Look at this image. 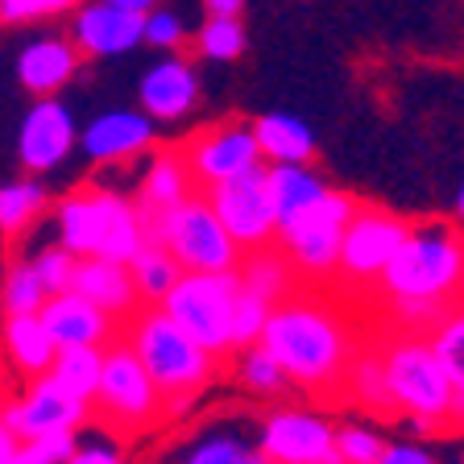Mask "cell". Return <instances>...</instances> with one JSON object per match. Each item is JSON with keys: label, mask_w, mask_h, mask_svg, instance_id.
<instances>
[{"label": "cell", "mask_w": 464, "mask_h": 464, "mask_svg": "<svg viewBox=\"0 0 464 464\" xmlns=\"http://www.w3.org/2000/svg\"><path fill=\"white\" fill-rule=\"evenodd\" d=\"M261 348L278 361L286 382L319 394V390L344 382L348 361L357 357V336L336 307L311 299V295H290L286 303L270 311Z\"/></svg>", "instance_id": "cell-1"}, {"label": "cell", "mask_w": 464, "mask_h": 464, "mask_svg": "<svg viewBox=\"0 0 464 464\" xmlns=\"http://www.w3.org/2000/svg\"><path fill=\"white\" fill-rule=\"evenodd\" d=\"M54 220L58 245L79 261L96 257L112 261V266H129L145 249L137 203H129L116 191H104V187H83V191L63 195L54 208Z\"/></svg>", "instance_id": "cell-2"}, {"label": "cell", "mask_w": 464, "mask_h": 464, "mask_svg": "<svg viewBox=\"0 0 464 464\" xmlns=\"http://www.w3.org/2000/svg\"><path fill=\"white\" fill-rule=\"evenodd\" d=\"M382 295L394 299H423V303H460L464 299V232L440 220L411 224L398 257L382 274Z\"/></svg>", "instance_id": "cell-3"}, {"label": "cell", "mask_w": 464, "mask_h": 464, "mask_svg": "<svg viewBox=\"0 0 464 464\" xmlns=\"http://www.w3.org/2000/svg\"><path fill=\"white\" fill-rule=\"evenodd\" d=\"M121 340L133 348V357L141 361V369L150 373V382L166 402L195 398V390H203L216 373L212 353H203L162 307H141L125 324Z\"/></svg>", "instance_id": "cell-4"}, {"label": "cell", "mask_w": 464, "mask_h": 464, "mask_svg": "<svg viewBox=\"0 0 464 464\" xmlns=\"http://www.w3.org/2000/svg\"><path fill=\"white\" fill-rule=\"evenodd\" d=\"M145 245H162L183 274H232L241 266V249L232 245L224 224L203 195L162 216H141Z\"/></svg>", "instance_id": "cell-5"}, {"label": "cell", "mask_w": 464, "mask_h": 464, "mask_svg": "<svg viewBox=\"0 0 464 464\" xmlns=\"http://www.w3.org/2000/svg\"><path fill=\"white\" fill-rule=\"evenodd\" d=\"M382 365H386L390 402L398 415L431 427L452 423V386H448L427 336H394L382 348Z\"/></svg>", "instance_id": "cell-6"}, {"label": "cell", "mask_w": 464, "mask_h": 464, "mask_svg": "<svg viewBox=\"0 0 464 464\" xmlns=\"http://www.w3.org/2000/svg\"><path fill=\"white\" fill-rule=\"evenodd\" d=\"M241 299V278L232 274H183L179 286L162 299V311L203 348V353H232V311Z\"/></svg>", "instance_id": "cell-7"}, {"label": "cell", "mask_w": 464, "mask_h": 464, "mask_svg": "<svg viewBox=\"0 0 464 464\" xmlns=\"http://www.w3.org/2000/svg\"><path fill=\"white\" fill-rule=\"evenodd\" d=\"M353 212H357V199L332 187L311 212L282 224L274 245L282 249V257L290 261V270L299 278H336L340 245H344V228L353 220Z\"/></svg>", "instance_id": "cell-8"}, {"label": "cell", "mask_w": 464, "mask_h": 464, "mask_svg": "<svg viewBox=\"0 0 464 464\" xmlns=\"http://www.w3.org/2000/svg\"><path fill=\"white\" fill-rule=\"evenodd\" d=\"M406 237H411V220L377 208V203H357V212L344 228V245H340L336 278L348 286L382 282V274L390 270V261L398 257Z\"/></svg>", "instance_id": "cell-9"}, {"label": "cell", "mask_w": 464, "mask_h": 464, "mask_svg": "<svg viewBox=\"0 0 464 464\" xmlns=\"http://www.w3.org/2000/svg\"><path fill=\"white\" fill-rule=\"evenodd\" d=\"M179 158H183L191 183L203 187V195L266 166L249 121H220L212 129H199L179 145Z\"/></svg>", "instance_id": "cell-10"}, {"label": "cell", "mask_w": 464, "mask_h": 464, "mask_svg": "<svg viewBox=\"0 0 464 464\" xmlns=\"http://www.w3.org/2000/svg\"><path fill=\"white\" fill-rule=\"evenodd\" d=\"M92 406H100V415H108L125 431L150 427L166 415V398L158 394V386L150 382V373L141 369V361L133 357V348L125 340H112L104 348V373H100V390Z\"/></svg>", "instance_id": "cell-11"}, {"label": "cell", "mask_w": 464, "mask_h": 464, "mask_svg": "<svg viewBox=\"0 0 464 464\" xmlns=\"http://www.w3.org/2000/svg\"><path fill=\"white\" fill-rule=\"evenodd\" d=\"M203 199L216 212V220L224 224V232L232 237V245L241 249V257L245 253L274 249V241H278V212H274V199H270L266 166L245 174V179H232V183L216 187Z\"/></svg>", "instance_id": "cell-12"}, {"label": "cell", "mask_w": 464, "mask_h": 464, "mask_svg": "<svg viewBox=\"0 0 464 464\" xmlns=\"http://www.w3.org/2000/svg\"><path fill=\"white\" fill-rule=\"evenodd\" d=\"M150 0H96L71 13V42L87 58H116L141 46Z\"/></svg>", "instance_id": "cell-13"}, {"label": "cell", "mask_w": 464, "mask_h": 464, "mask_svg": "<svg viewBox=\"0 0 464 464\" xmlns=\"http://www.w3.org/2000/svg\"><path fill=\"white\" fill-rule=\"evenodd\" d=\"M0 419L21 444H29V440H46V435H79V427L92 419V406L54 386V377H38V382H29L21 398L0 406Z\"/></svg>", "instance_id": "cell-14"}, {"label": "cell", "mask_w": 464, "mask_h": 464, "mask_svg": "<svg viewBox=\"0 0 464 464\" xmlns=\"http://www.w3.org/2000/svg\"><path fill=\"white\" fill-rule=\"evenodd\" d=\"M257 452L270 464H344L336 456V427L303 406H282L261 423Z\"/></svg>", "instance_id": "cell-15"}, {"label": "cell", "mask_w": 464, "mask_h": 464, "mask_svg": "<svg viewBox=\"0 0 464 464\" xmlns=\"http://www.w3.org/2000/svg\"><path fill=\"white\" fill-rule=\"evenodd\" d=\"M75 145H79V125L71 108L63 100H34V108L25 112L17 133V158L29 170V179L58 170Z\"/></svg>", "instance_id": "cell-16"}, {"label": "cell", "mask_w": 464, "mask_h": 464, "mask_svg": "<svg viewBox=\"0 0 464 464\" xmlns=\"http://www.w3.org/2000/svg\"><path fill=\"white\" fill-rule=\"evenodd\" d=\"M154 145V121L133 108H112L100 112L96 121H87L79 129V150L92 166H108V162H125L137 158Z\"/></svg>", "instance_id": "cell-17"}, {"label": "cell", "mask_w": 464, "mask_h": 464, "mask_svg": "<svg viewBox=\"0 0 464 464\" xmlns=\"http://www.w3.org/2000/svg\"><path fill=\"white\" fill-rule=\"evenodd\" d=\"M137 100H141V116H150V121H183L199 104V75L183 54L158 58L141 75Z\"/></svg>", "instance_id": "cell-18"}, {"label": "cell", "mask_w": 464, "mask_h": 464, "mask_svg": "<svg viewBox=\"0 0 464 464\" xmlns=\"http://www.w3.org/2000/svg\"><path fill=\"white\" fill-rule=\"evenodd\" d=\"M42 328L50 332L54 348H108L121 340V324L108 319L100 307H92L79 295H54L42 307Z\"/></svg>", "instance_id": "cell-19"}, {"label": "cell", "mask_w": 464, "mask_h": 464, "mask_svg": "<svg viewBox=\"0 0 464 464\" xmlns=\"http://www.w3.org/2000/svg\"><path fill=\"white\" fill-rule=\"evenodd\" d=\"M79 71V50L71 38H34L21 46L17 54V79L34 100H58V92L75 79Z\"/></svg>", "instance_id": "cell-20"}, {"label": "cell", "mask_w": 464, "mask_h": 464, "mask_svg": "<svg viewBox=\"0 0 464 464\" xmlns=\"http://www.w3.org/2000/svg\"><path fill=\"white\" fill-rule=\"evenodd\" d=\"M71 295L87 299L92 307H100L108 319L116 324H129V319L141 311V299H137L133 274L129 266H112V261H96L87 257L75 266V282H71Z\"/></svg>", "instance_id": "cell-21"}, {"label": "cell", "mask_w": 464, "mask_h": 464, "mask_svg": "<svg viewBox=\"0 0 464 464\" xmlns=\"http://www.w3.org/2000/svg\"><path fill=\"white\" fill-rule=\"evenodd\" d=\"M253 125V137H257L261 162L266 166H307L315 158V133H311L307 121L290 112H266Z\"/></svg>", "instance_id": "cell-22"}, {"label": "cell", "mask_w": 464, "mask_h": 464, "mask_svg": "<svg viewBox=\"0 0 464 464\" xmlns=\"http://www.w3.org/2000/svg\"><path fill=\"white\" fill-rule=\"evenodd\" d=\"M0 344H5L9 365L17 369L21 377H29V382L46 377L58 357L54 340L42 328L38 315H5V324H0Z\"/></svg>", "instance_id": "cell-23"}, {"label": "cell", "mask_w": 464, "mask_h": 464, "mask_svg": "<svg viewBox=\"0 0 464 464\" xmlns=\"http://www.w3.org/2000/svg\"><path fill=\"white\" fill-rule=\"evenodd\" d=\"M187 199H195V183H191V174H187L183 158H179V150L154 154V162H150V170H145V179H141V203H137V212L162 216V212L183 208Z\"/></svg>", "instance_id": "cell-24"}, {"label": "cell", "mask_w": 464, "mask_h": 464, "mask_svg": "<svg viewBox=\"0 0 464 464\" xmlns=\"http://www.w3.org/2000/svg\"><path fill=\"white\" fill-rule=\"evenodd\" d=\"M266 179H270V199H274V212H278V228L290 224L295 216L311 212L332 191L311 166H266Z\"/></svg>", "instance_id": "cell-25"}, {"label": "cell", "mask_w": 464, "mask_h": 464, "mask_svg": "<svg viewBox=\"0 0 464 464\" xmlns=\"http://www.w3.org/2000/svg\"><path fill=\"white\" fill-rule=\"evenodd\" d=\"M237 278H241L245 295L278 307V303H286L290 295H295V278H299V274L290 270V261L282 257V249L274 245V249H261V253H245L241 266H237Z\"/></svg>", "instance_id": "cell-26"}, {"label": "cell", "mask_w": 464, "mask_h": 464, "mask_svg": "<svg viewBox=\"0 0 464 464\" xmlns=\"http://www.w3.org/2000/svg\"><path fill=\"white\" fill-rule=\"evenodd\" d=\"M427 344L452 386V423H464V299L448 307V315L427 336Z\"/></svg>", "instance_id": "cell-27"}, {"label": "cell", "mask_w": 464, "mask_h": 464, "mask_svg": "<svg viewBox=\"0 0 464 464\" xmlns=\"http://www.w3.org/2000/svg\"><path fill=\"white\" fill-rule=\"evenodd\" d=\"M100 373H104V348H58L54 365L46 377H54V386H63L79 402H96Z\"/></svg>", "instance_id": "cell-28"}, {"label": "cell", "mask_w": 464, "mask_h": 464, "mask_svg": "<svg viewBox=\"0 0 464 464\" xmlns=\"http://www.w3.org/2000/svg\"><path fill=\"white\" fill-rule=\"evenodd\" d=\"M129 274H133V286H137L141 307H162V299L179 286V278H183L179 261H174L162 245H145V249L129 261Z\"/></svg>", "instance_id": "cell-29"}, {"label": "cell", "mask_w": 464, "mask_h": 464, "mask_svg": "<svg viewBox=\"0 0 464 464\" xmlns=\"http://www.w3.org/2000/svg\"><path fill=\"white\" fill-rule=\"evenodd\" d=\"M344 386L361 406H369L377 415H394L390 386H386V365H382V348H357V357L348 361V369H344Z\"/></svg>", "instance_id": "cell-30"}, {"label": "cell", "mask_w": 464, "mask_h": 464, "mask_svg": "<svg viewBox=\"0 0 464 464\" xmlns=\"http://www.w3.org/2000/svg\"><path fill=\"white\" fill-rule=\"evenodd\" d=\"M46 203H50V195L42 179H17V183L0 187V241L25 232L29 224L46 212Z\"/></svg>", "instance_id": "cell-31"}, {"label": "cell", "mask_w": 464, "mask_h": 464, "mask_svg": "<svg viewBox=\"0 0 464 464\" xmlns=\"http://www.w3.org/2000/svg\"><path fill=\"white\" fill-rule=\"evenodd\" d=\"M0 303H5V315H42L46 290H42L29 261H13L9 270H5V278H0Z\"/></svg>", "instance_id": "cell-32"}, {"label": "cell", "mask_w": 464, "mask_h": 464, "mask_svg": "<svg viewBox=\"0 0 464 464\" xmlns=\"http://www.w3.org/2000/svg\"><path fill=\"white\" fill-rule=\"evenodd\" d=\"M249 38H245V25L241 21H216V17H203L199 34H195V50L212 63H237L245 54Z\"/></svg>", "instance_id": "cell-33"}, {"label": "cell", "mask_w": 464, "mask_h": 464, "mask_svg": "<svg viewBox=\"0 0 464 464\" xmlns=\"http://www.w3.org/2000/svg\"><path fill=\"white\" fill-rule=\"evenodd\" d=\"M237 373H241V382H245L249 394H282V390H286V373H282L278 361H274L261 344L245 348L241 369H237Z\"/></svg>", "instance_id": "cell-34"}, {"label": "cell", "mask_w": 464, "mask_h": 464, "mask_svg": "<svg viewBox=\"0 0 464 464\" xmlns=\"http://www.w3.org/2000/svg\"><path fill=\"white\" fill-rule=\"evenodd\" d=\"M29 266H34V274H38L42 290H46V299H54V295H71V282H75L79 257H71L63 245H50V249H42L38 257L29 261Z\"/></svg>", "instance_id": "cell-35"}, {"label": "cell", "mask_w": 464, "mask_h": 464, "mask_svg": "<svg viewBox=\"0 0 464 464\" xmlns=\"http://www.w3.org/2000/svg\"><path fill=\"white\" fill-rule=\"evenodd\" d=\"M183 464H270V460H266L257 448L232 440V435H212V440L195 444V452L187 456Z\"/></svg>", "instance_id": "cell-36"}, {"label": "cell", "mask_w": 464, "mask_h": 464, "mask_svg": "<svg viewBox=\"0 0 464 464\" xmlns=\"http://www.w3.org/2000/svg\"><path fill=\"white\" fill-rule=\"evenodd\" d=\"M270 303H261L253 299V295H245L241 290V299H237V311H232V348H253L261 344V332H266V324H270Z\"/></svg>", "instance_id": "cell-37"}, {"label": "cell", "mask_w": 464, "mask_h": 464, "mask_svg": "<svg viewBox=\"0 0 464 464\" xmlns=\"http://www.w3.org/2000/svg\"><path fill=\"white\" fill-rule=\"evenodd\" d=\"M386 452V440L373 431V427H357L348 423L336 431V456L344 464H377Z\"/></svg>", "instance_id": "cell-38"}, {"label": "cell", "mask_w": 464, "mask_h": 464, "mask_svg": "<svg viewBox=\"0 0 464 464\" xmlns=\"http://www.w3.org/2000/svg\"><path fill=\"white\" fill-rule=\"evenodd\" d=\"M145 46H154V50H166V54H174V50L187 42V25L183 17L174 9H150V17H145Z\"/></svg>", "instance_id": "cell-39"}, {"label": "cell", "mask_w": 464, "mask_h": 464, "mask_svg": "<svg viewBox=\"0 0 464 464\" xmlns=\"http://www.w3.org/2000/svg\"><path fill=\"white\" fill-rule=\"evenodd\" d=\"M75 452H79V435H46V440L21 444L13 464H67Z\"/></svg>", "instance_id": "cell-40"}, {"label": "cell", "mask_w": 464, "mask_h": 464, "mask_svg": "<svg viewBox=\"0 0 464 464\" xmlns=\"http://www.w3.org/2000/svg\"><path fill=\"white\" fill-rule=\"evenodd\" d=\"M71 13L67 0H0V25H25V21Z\"/></svg>", "instance_id": "cell-41"}, {"label": "cell", "mask_w": 464, "mask_h": 464, "mask_svg": "<svg viewBox=\"0 0 464 464\" xmlns=\"http://www.w3.org/2000/svg\"><path fill=\"white\" fill-rule=\"evenodd\" d=\"M377 464H440L423 444H411V440H398V444H386L382 460Z\"/></svg>", "instance_id": "cell-42"}, {"label": "cell", "mask_w": 464, "mask_h": 464, "mask_svg": "<svg viewBox=\"0 0 464 464\" xmlns=\"http://www.w3.org/2000/svg\"><path fill=\"white\" fill-rule=\"evenodd\" d=\"M67 464H125V452H121L116 444L96 440V444H79V452L71 456Z\"/></svg>", "instance_id": "cell-43"}, {"label": "cell", "mask_w": 464, "mask_h": 464, "mask_svg": "<svg viewBox=\"0 0 464 464\" xmlns=\"http://www.w3.org/2000/svg\"><path fill=\"white\" fill-rule=\"evenodd\" d=\"M245 5L241 0H208L203 5V17H216V21H241Z\"/></svg>", "instance_id": "cell-44"}, {"label": "cell", "mask_w": 464, "mask_h": 464, "mask_svg": "<svg viewBox=\"0 0 464 464\" xmlns=\"http://www.w3.org/2000/svg\"><path fill=\"white\" fill-rule=\"evenodd\" d=\"M17 452H21V440L5 427V419H0V464H13L17 460Z\"/></svg>", "instance_id": "cell-45"}, {"label": "cell", "mask_w": 464, "mask_h": 464, "mask_svg": "<svg viewBox=\"0 0 464 464\" xmlns=\"http://www.w3.org/2000/svg\"><path fill=\"white\" fill-rule=\"evenodd\" d=\"M456 216H460V224H464V183H460V195H456Z\"/></svg>", "instance_id": "cell-46"}, {"label": "cell", "mask_w": 464, "mask_h": 464, "mask_svg": "<svg viewBox=\"0 0 464 464\" xmlns=\"http://www.w3.org/2000/svg\"><path fill=\"white\" fill-rule=\"evenodd\" d=\"M460 464H464V456H460Z\"/></svg>", "instance_id": "cell-47"}]
</instances>
